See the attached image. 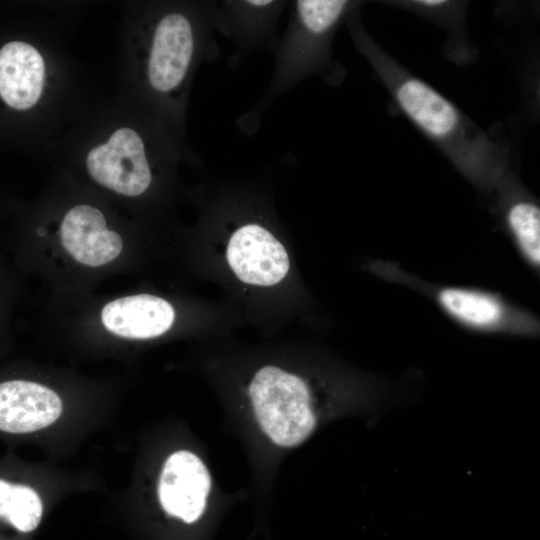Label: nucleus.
Listing matches in <instances>:
<instances>
[{
    "mask_svg": "<svg viewBox=\"0 0 540 540\" xmlns=\"http://www.w3.org/2000/svg\"><path fill=\"white\" fill-rule=\"evenodd\" d=\"M215 33V1L204 3L193 13L163 12L153 25L146 62V80L154 93L179 96Z\"/></svg>",
    "mask_w": 540,
    "mask_h": 540,
    "instance_id": "7ed1b4c3",
    "label": "nucleus"
},
{
    "mask_svg": "<svg viewBox=\"0 0 540 540\" xmlns=\"http://www.w3.org/2000/svg\"><path fill=\"white\" fill-rule=\"evenodd\" d=\"M505 220L512 237L524 257L534 266L540 262V210L527 197L517 196L509 201Z\"/></svg>",
    "mask_w": 540,
    "mask_h": 540,
    "instance_id": "4468645a",
    "label": "nucleus"
},
{
    "mask_svg": "<svg viewBox=\"0 0 540 540\" xmlns=\"http://www.w3.org/2000/svg\"><path fill=\"white\" fill-rule=\"evenodd\" d=\"M0 516H4L18 530L31 532L41 520V499L30 487L0 479Z\"/></svg>",
    "mask_w": 540,
    "mask_h": 540,
    "instance_id": "2eb2a0df",
    "label": "nucleus"
},
{
    "mask_svg": "<svg viewBox=\"0 0 540 540\" xmlns=\"http://www.w3.org/2000/svg\"><path fill=\"white\" fill-rule=\"evenodd\" d=\"M226 255L235 275L252 285H274L289 270V258L283 245L257 223H246L232 233Z\"/></svg>",
    "mask_w": 540,
    "mask_h": 540,
    "instance_id": "0eeeda50",
    "label": "nucleus"
},
{
    "mask_svg": "<svg viewBox=\"0 0 540 540\" xmlns=\"http://www.w3.org/2000/svg\"><path fill=\"white\" fill-rule=\"evenodd\" d=\"M345 22L354 45L405 116L473 184L485 189L499 185L507 175L505 149L450 100L387 53L367 33L357 9Z\"/></svg>",
    "mask_w": 540,
    "mask_h": 540,
    "instance_id": "f257e3e1",
    "label": "nucleus"
},
{
    "mask_svg": "<svg viewBox=\"0 0 540 540\" xmlns=\"http://www.w3.org/2000/svg\"><path fill=\"white\" fill-rule=\"evenodd\" d=\"M175 312L172 305L157 296L138 294L107 303L101 321L111 333L130 339H149L170 329Z\"/></svg>",
    "mask_w": 540,
    "mask_h": 540,
    "instance_id": "f8f14e48",
    "label": "nucleus"
},
{
    "mask_svg": "<svg viewBox=\"0 0 540 540\" xmlns=\"http://www.w3.org/2000/svg\"><path fill=\"white\" fill-rule=\"evenodd\" d=\"M358 6L359 2L347 0L291 2L287 29L273 52L275 65L269 87L261 101L239 120L243 130H255L272 100L330 67L334 35Z\"/></svg>",
    "mask_w": 540,
    "mask_h": 540,
    "instance_id": "f03ea898",
    "label": "nucleus"
},
{
    "mask_svg": "<svg viewBox=\"0 0 540 540\" xmlns=\"http://www.w3.org/2000/svg\"><path fill=\"white\" fill-rule=\"evenodd\" d=\"M212 478L207 466L196 454L179 450L165 461L158 484L163 509L171 516L192 523L203 514Z\"/></svg>",
    "mask_w": 540,
    "mask_h": 540,
    "instance_id": "6e6552de",
    "label": "nucleus"
},
{
    "mask_svg": "<svg viewBox=\"0 0 540 540\" xmlns=\"http://www.w3.org/2000/svg\"><path fill=\"white\" fill-rule=\"evenodd\" d=\"M45 66L32 45L12 41L0 49V96L11 108L26 110L39 99Z\"/></svg>",
    "mask_w": 540,
    "mask_h": 540,
    "instance_id": "ddd939ff",
    "label": "nucleus"
},
{
    "mask_svg": "<svg viewBox=\"0 0 540 540\" xmlns=\"http://www.w3.org/2000/svg\"><path fill=\"white\" fill-rule=\"evenodd\" d=\"M86 166L96 182L126 196L143 194L153 179L145 142L128 127L117 129L106 143L90 150Z\"/></svg>",
    "mask_w": 540,
    "mask_h": 540,
    "instance_id": "39448f33",
    "label": "nucleus"
},
{
    "mask_svg": "<svg viewBox=\"0 0 540 540\" xmlns=\"http://www.w3.org/2000/svg\"><path fill=\"white\" fill-rule=\"evenodd\" d=\"M62 412L60 397L41 384L13 380L0 383V430L28 433L54 423Z\"/></svg>",
    "mask_w": 540,
    "mask_h": 540,
    "instance_id": "1a4fd4ad",
    "label": "nucleus"
},
{
    "mask_svg": "<svg viewBox=\"0 0 540 540\" xmlns=\"http://www.w3.org/2000/svg\"><path fill=\"white\" fill-rule=\"evenodd\" d=\"M61 240L66 251L87 266H102L122 250V238L106 228L103 213L90 205L70 209L61 224Z\"/></svg>",
    "mask_w": 540,
    "mask_h": 540,
    "instance_id": "9d476101",
    "label": "nucleus"
},
{
    "mask_svg": "<svg viewBox=\"0 0 540 540\" xmlns=\"http://www.w3.org/2000/svg\"><path fill=\"white\" fill-rule=\"evenodd\" d=\"M248 394L258 427L275 446L301 445L321 420V409L307 382L281 368L259 369L248 387Z\"/></svg>",
    "mask_w": 540,
    "mask_h": 540,
    "instance_id": "20e7f679",
    "label": "nucleus"
},
{
    "mask_svg": "<svg viewBox=\"0 0 540 540\" xmlns=\"http://www.w3.org/2000/svg\"><path fill=\"white\" fill-rule=\"evenodd\" d=\"M441 308L460 324L479 331H521L520 315L495 294L482 290L447 287L437 294Z\"/></svg>",
    "mask_w": 540,
    "mask_h": 540,
    "instance_id": "9b49d317",
    "label": "nucleus"
},
{
    "mask_svg": "<svg viewBox=\"0 0 540 540\" xmlns=\"http://www.w3.org/2000/svg\"><path fill=\"white\" fill-rule=\"evenodd\" d=\"M216 3L217 32L235 46L231 58L238 64L258 49L274 52L279 42L277 26L288 5L284 0H223Z\"/></svg>",
    "mask_w": 540,
    "mask_h": 540,
    "instance_id": "423d86ee",
    "label": "nucleus"
}]
</instances>
